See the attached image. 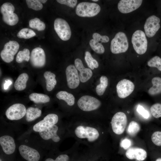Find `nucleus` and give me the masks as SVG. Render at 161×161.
Segmentation results:
<instances>
[{
  "label": "nucleus",
  "instance_id": "1",
  "mask_svg": "<svg viewBox=\"0 0 161 161\" xmlns=\"http://www.w3.org/2000/svg\"><path fill=\"white\" fill-rule=\"evenodd\" d=\"M100 7L97 4L82 2L77 6L75 12L81 17H92L97 15L100 11Z\"/></svg>",
  "mask_w": 161,
  "mask_h": 161
},
{
  "label": "nucleus",
  "instance_id": "2",
  "mask_svg": "<svg viewBox=\"0 0 161 161\" xmlns=\"http://www.w3.org/2000/svg\"><path fill=\"white\" fill-rule=\"evenodd\" d=\"M129 47V42L126 34L123 32H117L111 42L110 49L114 54L125 52Z\"/></svg>",
  "mask_w": 161,
  "mask_h": 161
},
{
  "label": "nucleus",
  "instance_id": "3",
  "mask_svg": "<svg viewBox=\"0 0 161 161\" xmlns=\"http://www.w3.org/2000/svg\"><path fill=\"white\" fill-rule=\"evenodd\" d=\"M131 42L134 49L137 54L142 55L146 51L148 41L145 34L142 30H137L134 33Z\"/></svg>",
  "mask_w": 161,
  "mask_h": 161
},
{
  "label": "nucleus",
  "instance_id": "4",
  "mask_svg": "<svg viewBox=\"0 0 161 161\" xmlns=\"http://www.w3.org/2000/svg\"><path fill=\"white\" fill-rule=\"evenodd\" d=\"M14 6L9 2L3 4L0 7V12L2 16L3 21L10 26L16 24L18 21V17L14 13Z\"/></svg>",
  "mask_w": 161,
  "mask_h": 161
},
{
  "label": "nucleus",
  "instance_id": "5",
  "mask_svg": "<svg viewBox=\"0 0 161 161\" xmlns=\"http://www.w3.org/2000/svg\"><path fill=\"white\" fill-rule=\"evenodd\" d=\"M19 154L25 161H41L42 155L37 150L24 144L18 148Z\"/></svg>",
  "mask_w": 161,
  "mask_h": 161
},
{
  "label": "nucleus",
  "instance_id": "6",
  "mask_svg": "<svg viewBox=\"0 0 161 161\" xmlns=\"http://www.w3.org/2000/svg\"><path fill=\"white\" fill-rule=\"evenodd\" d=\"M19 48L17 42L10 41L4 45L3 49L0 52L1 58L4 62L10 63L12 61L14 55L17 53Z\"/></svg>",
  "mask_w": 161,
  "mask_h": 161
},
{
  "label": "nucleus",
  "instance_id": "7",
  "mask_svg": "<svg viewBox=\"0 0 161 161\" xmlns=\"http://www.w3.org/2000/svg\"><path fill=\"white\" fill-rule=\"evenodd\" d=\"M54 26L56 33L62 40L66 41L70 38L71 31L69 25L66 20L57 18L54 21Z\"/></svg>",
  "mask_w": 161,
  "mask_h": 161
},
{
  "label": "nucleus",
  "instance_id": "8",
  "mask_svg": "<svg viewBox=\"0 0 161 161\" xmlns=\"http://www.w3.org/2000/svg\"><path fill=\"white\" fill-rule=\"evenodd\" d=\"M77 103L81 109L87 112L97 109L101 104L100 101L98 99L89 95L81 97L78 100Z\"/></svg>",
  "mask_w": 161,
  "mask_h": 161
},
{
  "label": "nucleus",
  "instance_id": "9",
  "mask_svg": "<svg viewBox=\"0 0 161 161\" xmlns=\"http://www.w3.org/2000/svg\"><path fill=\"white\" fill-rule=\"evenodd\" d=\"M26 108L23 104H14L10 106L5 112L7 118L10 120H17L21 119L26 115Z\"/></svg>",
  "mask_w": 161,
  "mask_h": 161
},
{
  "label": "nucleus",
  "instance_id": "10",
  "mask_svg": "<svg viewBox=\"0 0 161 161\" xmlns=\"http://www.w3.org/2000/svg\"><path fill=\"white\" fill-rule=\"evenodd\" d=\"M127 123L126 114L122 112L116 113L111 121V125L113 132L117 134H120L124 131Z\"/></svg>",
  "mask_w": 161,
  "mask_h": 161
},
{
  "label": "nucleus",
  "instance_id": "11",
  "mask_svg": "<svg viewBox=\"0 0 161 161\" xmlns=\"http://www.w3.org/2000/svg\"><path fill=\"white\" fill-rule=\"evenodd\" d=\"M76 136L80 138H86L90 142L96 140L99 136L98 131L95 128L87 126H78L75 130Z\"/></svg>",
  "mask_w": 161,
  "mask_h": 161
},
{
  "label": "nucleus",
  "instance_id": "12",
  "mask_svg": "<svg viewBox=\"0 0 161 161\" xmlns=\"http://www.w3.org/2000/svg\"><path fill=\"white\" fill-rule=\"evenodd\" d=\"M58 115L55 114H49L43 119L35 124L33 127V130L39 132L55 125L58 121Z\"/></svg>",
  "mask_w": 161,
  "mask_h": 161
},
{
  "label": "nucleus",
  "instance_id": "13",
  "mask_svg": "<svg viewBox=\"0 0 161 161\" xmlns=\"http://www.w3.org/2000/svg\"><path fill=\"white\" fill-rule=\"evenodd\" d=\"M160 19L155 15L151 16L146 19L144 29L145 35L148 37H153L160 28Z\"/></svg>",
  "mask_w": 161,
  "mask_h": 161
},
{
  "label": "nucleus",
  "instance_id": "14",
  "mask_svg": "<svg viewBox=\"0 0 161 161\" xmlns=\"http://www.w3.org/2000/svg\"><path fill=\"white\" fill-rule=\"evenodd\" d=\"M30 59L31 63L33 67H43L46 62V55L44 50L39 47L35 48L31 52Z\"/></svg>",
  "mask_w": 161,
  "mask_h": 161
},
{
  "label": "nucleus",
  "instance_id": "15",
  "mask_svg": "<svg viewBox=\"0 0 161 161\" xmlns=\"http://www.w3.org/2000/svg\"><path fill=\"white\" fill-rule=\"evenodd\" d=\"M134 85L129 80L123 79L120 80L116 86V90L118 96L120 98H126L133 91Z\"/></svg>",
  "mask_w": 161,
  "mask_h": 161
},
{
  "label": "nucleus",
  "instance_id": "16",
  "mask_svg": "<svg viewBox=\"0 0 161 161\" xmlns=\"http://www.w3.org/2000/svg\"><path fill=\"white\" fill-rule=\"evenodd\" d=\"M0 145L5 155H12L16 149V144L14 138L11 136L4 135L0 137Z\"/></svg>",
  "mask_w": 161,
  "mask_h": 161
},
{
  "label": "nucleus",
  "instance_id": "17",
  "mask_svg": "<svg viewBox=\"0 0 161 161\" xmlns=\"http://www.w3.org/2000/svg\"><path fill=\"white\" fill-rule=\"evenodd\" d=\"M67 84L68 87L71 89L77 87L80 83V79L77 69L75 66L70 65L66 70Z\"/></svg>",
  "mask_w": 161,
  "mask_h": 161
},
{
  "label": "nucleus",
  "instance_id": "18",
  "mask_svg": "<svg viewBox=\"0 0 161 161\" xmlns=\"http://www.w3.org/2000/svg\"><path fill=\"white\" fill-rule=\"evenodd\" d=\"M142 2V0H121L118 4V8L122 13H130L139 8Z\"/></svg>",
  "mask_w": 161,
  "mask_h": 161
},
{
  "label": "nucleus",
  "instance_id": "19",
  "mask_svg": "<svg viewBox=\"0 0 161 161\" xmlns=\"http://www.w3.org/2000/svg\"><path fill=\"white\" fill-rule=\"evenodd\" d=\"M75 66L79 72L80 80L82 83H85L89 79L92 75L91 70L85 68L82 61L79 58L76 59L75 61Z\"/></svg>",
  "mask_w": 161,
  "mask_h": 161
},
{
  "label": "nucleus",
  "instance_id": "20",
  "mask_svg": "<svg viewBox=\"0 0 161 161\" xmlns=\"http://www.w3.org/2000/svg\"><path fill=\"white\" fill-rule=\"evenodd\" d=\"M58 129V126L55 125L39 133L41 137L44 140L52 139L55 142H58L60 140L57 134Z\"/></svg>",
  "mask_w": 161,
  "mask_h": 161
},
{
  "label": "nucleus",
  "instance_id": "21",
  "mask_svg": "<svg viewBox=\"0 0 161 161\" xmlns=\"http://www.w3.org/2000/svg\"><path fill=\"white\" fill-rule=\"evenodd\" d=\"M126 155L129 159L142 161L146 158L147 154L146 151L142 148L132 147L126 151Z\"/></svg>",
  "mask_w": 161,
  "mask_h": 161
},
{
  "label": "nucleus",
  "instance_id": "22",
  "mask_svg": "<svg viewBox=\"0 0 161 161\" xmlns=\"http://www.w3.org/2000/svg\"><path fill=\"white\" fill-rule=\"evenodd\" d=\"M42 111L39 108L29 107L26 109V120L28 122L33 121L40 117Z\"/></svg>",
  "mask_w": 161,
  "mask_h": 161
},
{
  "label": "nucleus",
  "instance_id": "23",
  "mask_svg": "<svg viewBox=\"0 0 161 161\" xmlns=\"http://www.w3.org/2000/svg\"><path fill=\"white\" fill-rule=\"evenodd\" d=\"M28 79L29 76L27 74L23 73L21 74L15 82V89L18 91H22L25 89Z\"/></svg>",
  "mask_w": 161,
  "mask_h": 161
},
{
  "label": "nucleus",
  "instance_id": "24",
  "mask_svg": "<svg viewBox=\"0 0 161 161\" xmlns=\"http://www.w3.org/2000/svg\"><path fill=\"white\" fill-rule=\"evenodd\" d=\"M44 76L46 80L47 90L50 92L54 88L57 83L55 75L51 72L47 71L44 73Z\"/></svg>",
  "mask_w": 161,
  "mask_h": 161
},
{
  "label": "nucleus",
  "instance_id": "25",
  "mask_svg": "<svg viewBox=\"0 0 161 161\" xmlns=\"http://www.w3.org/2000/svg\"><path fill=\"white\" fill-rule=\"evenodd\" d=\"M152 86L148 91L151 95H154L161 93V78L158 77L153 78L151 80Z\"/></svg>",
  "mask_w": 161,
  "mask_h": 161
},
{
  "label": "nucleus",
  "instance_id": "26",
  "mask_svg": "<svg viewBox=\"0 0 161 161\" xmlns=\"http://www.w3.org/2000/svg\"><path fill=\"white\" fill-rule=\"evenodd\" d=\"M29 99L35 103H46L50 100L47 95L41 93H33L29 95Z\"/></svg>",
  "mask_w": 161,
  "mask_h": 161
},
{
  "label": "nucleus",
  "instance_id": "27",
  "mask_svg": "<svg viewBox=\"0 0 161 161\" xmlns=\"http://www.w3.org/2000/svg\"><path fill=\"white\" fill-rule=\"evenodd\" d=\"M57 98L64 100L67 105L72 106L75 103V98L73 95L65 91H61L56 94Z\"/></svg>",
  "mask_w": 161,
  "mask_h": 161
},
{
  "label": "nucleus",
  "instance_id": "28",
  "mask_svg": "<svg viewBox=\"0 0 161 161\" xmlns=\"http://www.w3.org/2000/svg\"><path fill=\"white\" fill-rule=\"evenodd\" d=\"M29 25L30 27L38 31L44 30L46 28V25L44 22L37 18L30 20L29 21Z\"/></svg>",
  "mask_w": 161,
  "mask_h": 161
},
{
  "label": "nucleus",
  "instance_id": "29",
  "mask_svg": "<svg viewBox=\"0 0 161 161\" xmlns=\"http://www.w3.org/2000/svg\"><path fill=\"white\" fill-rule=\"evenodd\" d=\"M100 84L96 86V91L97 95L101 96L103 95L108 86V80L106 77L103 75L100 77Z\"/></svg>",
  "mask_w": 161,
  "mask_h": 161
},
{
  "label": "nucleus",
  "instance_id": "30",
  "mask_svg": "<svg viewBox=\"0 0 161 161\" xmlns=\"http://www.w3.org/2000/svg\"><path fill=\"white\" fill-rule=\"evenodd\" d=\"M30 51L29 49L24 48L23 50L19 51L17 54L16 61L19 63H22L24 61L28 62L30 58Z\"/></svg>",
  "mask_w": 161,
  "mask_h": 161
},
{
  "label": "nucleus",
  "instance_id": "31",
  "mask_svg": "<svg viewBox=\"0 0 161 161\" xmlns=\"http://www.w3.org/2000/svg\"><path fill=\"white\" fill-rule=\"evenodd\" d=\"M35 35L36 33L34 31L27 28L22 29L17 34V36L18 38L25 39L31 38Z\"/></svg>",
  "mask_w": 161,
  "mask_h": 161
},
{
  "label": "nucleus",
  "instance_id": "32",
  "mask_svg": "<svg viewBox=\"0 0 161 161\" xmlns=\"http://www.w3.org/2000/svg\"><path fill=\"white\" fill-rule=\"evenodd\" d=\"M85 60L88 66L92 69L97 68L99 66L97 61L93 58L91 53L89 51L85 52Z\"/></svg>",
  "mask_w": 161,
  "mask_h": 161
},
{
  "label": "nucleus",
  "instance_id": "33",
  "mask_svg": "<svg viewBox=\"0 0 161 161\" xmlns=\"http://www.w3.org/2000/svg\"><path fill=\"white\" fill-rule=\"evenodd\" d=\"M89 44L92 49L97 53L103 54L104 52L105 49L100 42L92 39L90 41Z\"/></svg>",
  "mask_w": 161,
  "mask_h": 161
},
{
  "label": "nucleus",
  "instance_id": "34",
  "mask_svg": "<svg viewBox=\"0 0 161 161\" xmlns=\"http://www.w3.org/2000/svg\"><path fill=\"white\" fill-rule=\"evenodd\" d=\"M139 125L135 121H132L129 123L127 129L128 133L131 136L135 135L140 130Z\"/></svg>",
  "mask_w": 161,
  "mask_h": 161
},
{
  "label": "nucleus",
  "instance_id": "35",
  "mask_svg": "<svg viewBox=\"0 0 161 161\" xmlns=\"http://www.w3.org/2000/svg\"><path fill=\"white\" fill-rule=\"evenodd\" d=\"M26 1L28 7L33 10H39L43 8V5L39 0H26Z\"/></svg>",
  "mask_w": 161,
  "mask_h": 161
},
{
  "label": "nucleus",
  "instance_id": "36",
  "mask_svg": "<svg viewBox=\"0 0 161 161\" xmlns=\"http://www.w3.org/2000/svg\"><path fill=\"white\" fill-rule=\"evenodd\" d=\"M147 65L150 67H156L161 71V58L158 56H155L148 61Z\"/></svg>",
  "mask_w": 161,
  "mask_h": 161
},
{
  "label": "nucleus",
  "instance_id": "37",
  "mask_svg": "<svg viewBox=\"0 0 161 161\" xmlns=\"http://www.w3.org/2000/svg\"><path fill=\"white\" fill-rule=\"evenodd\" d=\"M151 113L155 118L161 117V104L156 103L152 105L150 108Z\"/></svg>",
  "mask_w": 161,
  "mask_h": 161
},
{
  "label": "nucleus",
  "instance_id": "38",
  "mask_svg": "<svg viewBox=\"0 0 161 161\" xmlns=\"http://www.w3.org/2000/svg\"><path fill=\"white\" fill-rule=\"evenodd\" d=\"M151 139L154 144L157 146H161V131L154 132L151 136Z\"/></svg>",
  "mask_w": 161,
  "mask_h": 161
},
{
  "label": "nucleus",
  "instance_id": "39",
  "mask_svg": "<svg viewBox=\"0 0 161 161\" xmlns=\"http://www.w3.org/2000/svg\"><path fill=\"white\" fill-rule=\"evenodd\" d=\"M93 39L101 43H107L109 41V37L106 35H101L96 32L94 33L92 35Z\"/></svg>",
  "mask_w": 161,
  "mask_h": 161
},
{
  "label": "nucleus",
  "instance_id": "40",
  "mask_svg": "<svg viewBox=\"0 0 161 161\" xmlns=\"http://www.w3.org/2000/svg\"><path fill=\"white\" fill-rule=\"evenodd\" d=\"M69 157L66 154H61L57 157L55 159L50 157H46L43 161H68Z\"/></svg>",
  "mask_w": 161,
  "mask_h": 161
},
{
  "label": "nucleus",
  "instance_id": "41",
  "mask_svg": "<svg viewBox=\"0 0 161 161\" xmlns=\"http://www.w3.org/2000/svg\"><path fill=\"white\" fill-rule=\"evenodd\" d=\"M58 3L66 5L70 7L74 8L77 3V0H57Z\"/></svg>",
  "mask_w": 161,
  "mask_h": 161
},
{
  "label": "nucleus",
  "instance_id": "42",
  "mask_svg": "<svg viewBox=\"0 0 161 161\" xmlns=\"http://www.w3.org/2000/svg\"><path fill=\"white\" fill-rule=\"evenodd\" d=\"M137 111L145 118L147 119L149 117V114L148 111L140 105H139L137 106Z\"/></svg>",
  "mask_w": 161,
  "mask_h": 161
},
{
  "label": "nucleus",
  "instance_id": "43",
  "mask_svg": "<svg viewBox=\"0 0 161 161\" xmlns=\"http://www.w3.org/2000/svg\"><path fill=\"white\" fill-rule=\"evenodd\" d=\"M131 141L128 139H125L122 140L120 143V146L125 149H127L131 146Z\"/></svg>",
  "mask_w": 161,
  "mask_h": 161
},
{
  "label": "nucleus",
  "instance_id": "44",
  "mask_svg": "<svg viewBox=\"0 0 161 161\" xmlns=\"http://www.w3.org/2000/svg\"><path fill=\"white\" fill-rule=\"evenodd\" d=\"M11 81L10 80L5 81V83L4 84V88L5 90H6L8 88L9 86L12 84Z\"/></svg>",
  "mask_w": 161,
  "mask_h": 161
},
{
  "label": "nucleus",
  "instance_id": "45",
  "mask_svg": "<svg viewBox=\"0 0 161 161\" xmlns=\"http://www.w3.org/2000/svg\"><path fill=\"white\" fill-rule=\"evenodd\" d=\"M39 1L41 3L44 4L47 1V0H41Z\"/></svg>",
  "mask_w": 161,
  "mask_h": 161
},
{
  "label": "nucleus",
  "instance_id": "46",
  "mask_svg": "<svg viewBox=\"0 0 161 161\" xmlns=\"http://www.w3.org/2000/svg\"><path fill=\"white\" fill-rule=\"evenodd\" d=\"M18 161L14 160L13 159H11L9 160H5V161Z\"/></svg>",
  "mask_w": 161,
  "mask_h": 161
},
{
  "label": "nucleus",
  "instance_id": "47",
  "mask_svg": "<svg viewBox=\"0 0 161 161\" xmlns=\"http://www.w3.org/2000/svg\"><path fill=\"white\" fill-rule=\"evenodd\" d=\"M155 161H161V158L157 159Z\"/></svg>",
  "mask_w": 161,
  "mask_h": 161
},
{
  "label": "nucleus",
  "instance_id": "48",
  "mask_svg": "<svg viewBox=\"0 0 161 161\" xmlns=\"http://www.w3.org/2000/svg\"><path fill=\"white\" fill-rule=\"evenodd\" d=\"M92 1H97L98 0H92Z\"/></svg>",
  "mask_w": 161,
  "mask_h": 161
}]
</instances>
